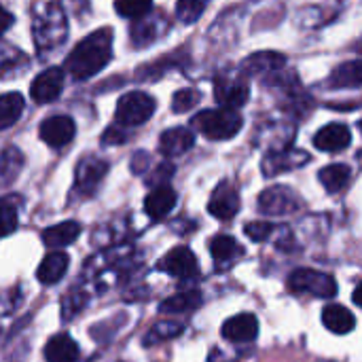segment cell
<instances>
[{
	"instance_id": "6da1fadb",
	"label": "cell",
	"mask_w": 362,
	"mask_h": 362,
	"mask_svg": "<svg viewBox=\"0 0 362 362\" xmlns=\"http://www.w3.org/2000/svg\"><path fill=\"white\" fill-rule=\"evenodd\" d=\"M112 59V30L100 28L85 36L68 55L66 68L72 78L85 81L95 76Z\"/></svg>"
},
{
	"instance_id": "7a4b0ae2",
	"label": "cell",
	"mask_w": 362,
	"mask_h": 362,
	"mask_svg": "<svg viewBox=\"0 0 362 362\" xmlns=\"http://www.w3.org/2000/svg\"><path fill=\"white\" fill-rule=\"evenodd\" d=\"M68 36V19L57 2H36L32 6V38L38 53L57 51Z\"/></svg>"
},
{
	"instance_id": "3957f363",
	"label": "cell",
	"mask_w": 362,
	"mask_h": 362,
	"mask_svg": "<svg viewBox=\"0 0 362 362\" xmlns=\"http://www.w3.org/2000/svg\"><path fill=\"white\" fill-rule=\"evenodd\" d=\"M244 119L235 108H210L193 117V127L210 140H231L242 129Z\"/></svg>"
},
{
	"instance_id": "277c9868",
	"label": "cell",
	"mask_w": 362,
	"mask_h": 362,
	"mask_svg": "<svg viewBox=\"0 0 362 362\" xmlns=\"http://www.w3.org/2000/svg\"><path fill=\"white\" fill-rule=\"evenodd\" d=\"M288 288L293 293H303L318 299H333L337 295V282L331 274L305 267H299L288 276Z\"/></svg>"
},
{
	"instance_id": "5b68a950",
	"label": "cell",
	"mask_w": 362,
	"mask_h": 362,
	"mask_svg": "<svg viewBox=\"0 0 362 362\" xmlns=\"http://www.w3.org/2000/svg\"><path fill=\"white\" fill-rule=\"evenodd\" d=\"M301 208L303 199L297 195L295 189L284 185L269 187L259 195V212H263L265 216H288L299 212Z\"/></svg>"
},
{
	"instance_id": "8992f818",
	"label": "cell",
	"mask_w": 362,
	"mask_h": 362,
	"mask_svg": "<svg viewBox=\"0 0 362 362\" xmlns=\"http://www.w3.org/2000/svg\"><path fill=\"white\" fill-rule=\"evenodd\" d=\"M155 108H157V102L153 95H148L144 91H132V93H125L123 98H119L117 121L125 127L142 125L153 117Z\"/></svg>"
},
{
	"instance_id": "52a82bcc",
	"label": "cell",
	"mask_w": 362,
	"mask_h": 362,
	"mask_svg": "<svg viewBox=\"0 0 362 362\" xmlns=\"http://www.w3.org/2000/svg\"><path fill=\"white\" fill-rule=\"evenodd\" d=\"M108 172V163L100 157H83L74 172V191L81 195H93Z\"/></svg>"
},
{
	"instance_id": "ba28073f",
	"label": "cell",
	"mask_w": 362,
	"mask_h": 362,
	"mask_svg": "<svg viewBox=\"0 0 362 362\" xmlns=\"http://www.w3.org/2000/svg\"><path fill=\"white\" fill-rule=\"evenodd\" d=\"M250 95V87L246 83V78L238 76V74H223L216 78L214 83V98L223 108H240L248 102Z\"/></svg>"
},
{
	"instance_id": "9c48e42d",
	"label": "cell",
	"mask_w": 362,
	"mask_h": 362,
	"mask_svg": "<svg viewBox=\"0 0 362 362\" xmlns=\"http://www.w3.org/2000/svg\"><path fill=\"white\" fill-rule=\"evenodd\" d=\"M159 269L165 272V274H170V276H174V278H180V280H191V278H197L199 276L197 257L187 246H178V248L170 250L161 259Z\"/></svg>"
},
{
	"instance_id": "30bf717a",
	"label": "cell",
	"mask_w": 362,
	"mask_h": 362,
	"mask_svg": "<svg viewBox=\"0 0 362 362\" xmlns=\"http://www.w3.org/2000/svg\"><path fill=\"white\" fill-rule=\"evenodd\" d=\"M310 153L305 151H299V148H284V151H274V153H267L261 168H263V174L265 176H278L282 172H291V170H297L305 163H310Z\"/></svg>"
},
{
	"instance_id": "8fae6325",
	"label": "cell",
	"mask_w": 362,
	"mask_h": 362,
	"mask_svg": "<svg viewBox=\"0 0 362 362\" xmlns=\"http://www.w3.org/2000/svg\"><path fill=\"white\" fill-rule=\"evenodd\" d=\"M74 121L66 115H53L40 123V138L51 148H62L72 142L74 138Z\"/></svg>"
},
{
	"instance_id": "7c38bea8",
	"label": "cell",
	"mask_w": 362,
	"mask_h": 362,
	"mask_svg": "<svg viewBox=\"0 0 362 362\" xmlns=\"http://www.w3.org/2000/svg\"><path fill=\"white\" fill-rule=\"evenodd\" d=\"M208 210L218 221H231L240 210V193H238V189L231 182H221L214 189V193H212V197L208 202Z\"/></svg>"
},
{
	"instance_id": "4fadbf2b",
	"label": "cell",
	"mask_w": 362,
	"mask_h": 362,
	"mask_svg": "<svg viewBox=\"0 0 362 362\" xmlns=\"http://www.w3.org/2000/svg\"><path fill=\"white\" fill-rule=\"evenodd\" d=\"M62 89H64V70H59V68H47V70H42L34 78V83L30 87V93H32V98L38 104H47V102L57 100L59 93H62Z\"/></svg>"
},
{
	"instance_id": "5bb4252c",
	"label": "cell",
	"mask_w": 362,
	"mask_h": 362,
	"mask_svg": "<svg viewBox=\"0 0 362 362\" xmlns=\"http://www.w3.org/2000/svg\"><path fill=\"white\" fill-rule=\"evenodd\" d=\"M221 333L231 344H250L259 337V318L255 314H238L223 325Z\"/></svg>"
},
{
	"instance_id": "9a60e30c",
	"label": "cell",
	"mask_w": 362,
	"mask_h": 362,
	"mask_svg": "<svg viewBox=\"0 0 362 362\" xmlns=\"http://www.w3.org/2000/svg\"><path fill=\"white\" fill-rule=\"evenodd\" d=\"M168 28H170V21L161 11L155 15H146V17L138 19V23L132 28V40L138 47L151 45V42L159 40L168 32Z\"/></svg>"
},
{
	"instance_id": "2e32d148",
	"label": "cell",
	"mask_w": 362,
	"mask_h": 362,
	"mask_svg": "<svg viewBox=\"0 0 362 362\" xmlns=\"http://www.w3.org/2000/svg\"><path fill=\"white\" fill-rule=\"evenodd\" d=\"M352 142L350 127L344 123H329L314 136V146L325 153H337L348 148Z\"/></svg>"
},
{
	"instance_id": "e0dca14e",
	"label": "cell",
	"mask_w": 362,
	"mask_h": 362,
	"mask_svg": "<svg viewBox=\"0 0 362 362\" xmlns=\"http://www.w3.org/2000/svg\"><path fill=\"white\" fill-rule=\"evenodd\" d=\"M295 138V125H286V123H269L265 127L259 129V136H257V144L265 146L267 153H274V151H284V148H291V142Z\"/></svg>"
},
{
	"instance_id": "ac0fdd59",
	"label": "cell",
	"mask_w": 362,
	"mask_h": 362,
	"mask_svg": "<svg viewBox=\"0 0 362 362\" xmlns=\"http://www.w3.org/2000/svg\"><path fill=\"white\" fill-rule=\"evenodd\" d=\"M178 202V195L176 191L170 187V185H163V187H155L146 199H144V210L148 214V218L153 221H163L176 206Z\"/></svg>"
},
{
	"instance_id": "d6986e66",
	"label": "cell",
	"mask_w": 362,
	"mask_h": 362,
	"mask_svg": "<svg viewBox=\"0 0 362 362\" xmlns=\"http://www.w3.org/2000/svg\"><path fill=\"white\" fill-rule=\"evenodd\" d=\"M286 66V57L276 51H261L242 62V74H276Z\"/></svg>"
},
{
	"instance_id": "ffe728a7",
	"label": "cell",
	"mask_w": 362,
	"mask_h": 362,
	"mask_svg": "<svg viewBox=\"0 0 362 362\" xmlns=\"http://www.w3.org/2000/svg\"><path fill=\"white\" fill-rule=\"evenodd\" d=\"M195 144V134L189 127H172L165 129L159 138V151L165 157H178L191 151Z\"/></svg>"
},
{
	"instance_id": "44dd1931",
	"label": "cell",
	"mask_w": 362,
	"mask_h": 362,
	"mask_svg": "<svg viewBox=\"0 0 362 362\" xmlns=\"http://www.w3.org/2000/svg\"><path fill=\"white\" fill-rule=\"evenodd\" d=\"M70 267V257L62 250H51L38 265L36 278L40 284H57Z\"/></svg>"
},
{
	"instance_id": "7402d4cb",
	"label": "cell",
	"mask_w": 362,
	"mask_h": 362,
	"mask_svg": "<svg viewBox=\"0 0 362 362\" xmlns=\"http://www.w3.org/2000/svg\"><path fill=\"white\" fill-rule=\"evenodd\" d=\"M45 358H47V362H76L81 358V350L70 335L59 333L47 341Z\"/></svg>"
},
{
	"instance_id": "603a6c76",
	"label": "cell",
	"mask_w": 362,
	"mask_h": 362,
	"mask_svg": "<svg viewBox=\"0 0 362 362\" xmlns=\"http://www.w3.org/2000/svg\"><path fill=\"white\" fill-rule=\"evenodd\" d=\"M329 87L331 89H354L362 87V59L344 62L333 68L329 74Z\"/></svg>"
},
{
	"instance_id": "cb8c5ba5",
	"label": "cell",
	"mask_w": 362,
	"mask_h": 362,
	"mask_svg": "<svg viewBox=\"0 0 362 362\" xmlns=\"http://www.w3.org/2000/svg\"><path fill=\"white\" fill-rule=\"evenodd\" d=\"M78 235H81V225L76 221H64V223H57L53 227H47L42 231V242L49 248L59 250V248L74 244Z\"/></svg>"
},
{
	"instance_id": "d4e9b609",
	"label": "cell",
	"mask_w": 362,
	"mask_h": 362,
	"mask_svg": "<svg viewBox=\"0 0 362 362\" xmlns=\"http://www.w3.org/2000/svg\"><path fill=\"white\" fill-rule=\"evenodd\" d=\"M322 325L331 333H335V335H348V333L354 331L356 318H354V314L348 308L337 305V303H331V305H327L322 310Z\"/></svg>"
},
{
	"instance_id": "484cf974",
	"label": "cell",
	"mask_w": 362,
	"mask_h": 362,
	"mask_svg": "<svg viewBox=\"0 0 362 362\" xmlns=\"http://www.w3.org/2000/svg\"><path fill=\"white\" fill-rule=\"evenodd\" d=\"M318 178L329 193H339L348 187V182L352 178V170L346 163H331L320 170Z\"/></svg>"
},
{
	"instance_id": "4316f807",
	"label": "cell",
	"mask_w": 362,
	"mask_h": 362,
	"mask_svg": "<svg viewBox=\"0 0 362 362\" xmlns=\"http://www.w3.org/2000/svg\"><path fill=\"white\" fill-rule=\"evenodd\" d=\"M204 299L197 291H187V293H178L165 301H161L159 312L161 314H189L195 312L197 308H202Z\"/></svg>"
},
{
	"instance_id": "83f0119b",
	"label": "cell",
	"mask_w": 362,
	"mask_h": 362,
	"mask_svg": "<svg viewBox=\"0 0 362 362\" xmlns=\"http://www.w3.org/2000/svg\"><path fill=\"white\" fill-rule=\"evenodd\" d=\"M210 255L216 261V265H229L242 255V246L231 235H216L210 242Z\"/></svg>"
},
{
	"instance_id": "f1b7e54d",
	"label": "cell",
	"mask_w": 362,
	"mask_h": 362,
	"mask_svg": "<svg viewBox=\"0 0 362 362\" xmlns=\"http://www.w3.org/2000/svg\"><path fill=\"white\" fill-rule=\"evenodd\" d=\"M23 112V98L19 93H4L0 100V127L8 129Z\"/></svg>"
},
{
	"instance_id": "f546056e",
	"label": "cell",
	"mask_w": 362,
	"mask_h": 362,
	"mask_svg": "<svg viewBox=\"0 0 362 362\" xmlns=\"http://www.w3.org/2000/svg\"><path fill=\"white\" fill-rule=\"evenodd\" d=\"M21 168H23V155H21V151H19V148H15V146L4 148L2 159H0L2 185H4V187H8V185L17 178V174L21 172Z\"/></svg>"
},
{
	"instance_id": "4dcf8cb0",
	"label": "cell",
	"mask_w": 362,
	"mask_h": 362,
	"mask_svg": "<svg viewBox=\"0 0 362 362\" xmlns=\"http://www.w3.org/2000/svg\"><path fill=\"white\" fill-rule=\"evenodd\" d=\"M115 8L125 19H142L151 13L153 0H115Z\"/></svg>"
},
{
	"instance_id": "1f68e13d",
	"label": "cell",
	"mask_w": 362,
	"mask_h": 362,
	"mask_svg": "<svg viewBox=\"0 0 362 362\" xmlns=\"http://www.w3.org/2000/svg\"><path fill=\"white\" fill-rule=\"evenodd\" d=\"M19 204L21 199L17 195H6L2 199V233L11 235L17 229L19 223Z\"/></svg>"
},
{
	"instance_id": "d6a6232c",
	"label": "cell",
	"mask_w": 362,
	"mask_h": 362,
	"mask_svg": "<svg viewBox=\"0 0 362 362\" xmlns=\"http://www.w3.org/2000/svg\"><path fill=\"white\" fill-rule=\"evenodd\" d=\"M182 333V325L180 322H157L144 337V346H153L159 341H168L174 339Z\"/></svg>"
},
{
	"instance_id": "836d02e7",
	"label": "cell",
	"mask_w": 362,
	"mask_h": 362,
	"mask_svg": "<svg viewBox=\"0 0 362 362\" xmlns=\"http://www.w3.org/2000/svg\"><path fill=\"white\" fill-rule=\"evenodd\" d=\"M206 6H208V0H178L176 15L185 23H195L206 11Z\"/></svg>"
},
{
	"instance_id": "e575fe53",
	"label": "cell",
	"mask_w": 362,
	"mask_h": 362,
	"mask_svg": "<svg viewBox=\"0 0 362 362\" xmlns=\"http://www.w3.org/2000/svg\"><path fill=\"white\" fill-rule=\"evenodd\" d=\"M202 100V93L197 89H178L172 98V110L174 112H187L191 110L193 106H197Z\"/></svg>"
},
{
	"instance_id": "d590c367",
	"label": "cell",
	"mask_w": 362,
	"mask_h": 362,
	"mask_svg": "<svg viewBox=\"0 0 362 362\" xmlns=\"http://www.w3.org/2000/svg\"><path fill=\"white\" fill-rule=\"evenodd\" d=\"M244 233L255 240V242H265L269 240L274 233H276V225L272 223H265V221H255V223H246L244 227Z\"/></svg>"
},
{
	"instance_id": "8d00e7d4",
	"label": "cell",
	"mask_w": 362,
	"mask_h": 362,
	"mask_svg": "<svg viewBox=\"0 0 362 362\" xmlns=\"http://www.w3.org/2000/svg\"><path fill=\"white\" fill-rule=\"evenodd\" d=\"M123 127H125V125H121V123H119V125H110V127L104 132L102 142H104V144H125L129 136H127V132H125Z\"/></svg>"
},
{
	"instance_id": "74e56055",
	"label": "cell",
	"mask_w": 362,
	"mask_h": 362,
	"mask_svg": "<svg viewBox=\"0 0 362 362\" xmlns=\"http://www.w3.org/2000/svg\"><path fill=\"white\" fill-rule=\"evenodd\" d=\"M172 174H174V165L172 163H161L151 176L153 178H148V182L151 185H155V187H163V185H170V178H172Z\"/></svg>"
},
{
	"instance_id": "f35d334b",
	"label": "cell",
	"mask_w": 362,
	"mask_h": 362,
	"mask_svg": "<svg viewBox=\"0 0 362 362\" xmlns=\"http://www.w3.org/2000/svg\"><path fill=\"white\" fill-rule=\"evenodd\" d=\"M148 165H151L148 153H138V155H134V159H132V172H134V174H144Z\"/></svg>"
},
{
	"instance_id": "ab89813d",
	"label": "cell",
	"mask_w": 362,
	"mask_h": 362,
	"mask_svg": "<svg viewBox=\"0 0 362 362\" xmlns=\"http://www.w3.org/2000/svg\"><path fill=\"white\" fill-rule=\"evenodd\" d=\"M352 299H354V303L358 305V308H362V282L354 288V293H352Z\"/></svg>"
},
{
	"instance_id": "60d3db41",
	"label": "cell",
	"mask_w": 362,
	"mask_h": 362,
	"mask_svg": "<svg viewBox=\"0 0 362 362\" xmlns=\"http://www.w3.org/2000/svg\"><path fill=\"white\" fill-rule=\"evenodd\" d=\"M11 23H13V15H11V13L6 11V13H4V25H2V32H6Z\"/></svg>"
},
{
	"instance_id": "b9f144b4",
	"label": "cell",
	"mask_w": 362,
	"mask_h": 362,
	"mask_svg": "<svg viewBox=\"0 0 362 362\" xmlns=\"http://www.w3.org/2000/svg\"><path fill=\"white\" fill-rule=\"evenodd\" d=\"M361 129H362V121H361Z\"/></svg>"
}]
</instances>
